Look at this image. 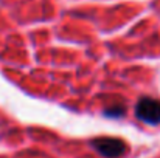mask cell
<instances>
[{"label": "cell", "instance_id": "obj_2", "mask_svg": "<svg viewBox=\"0 0 160 158\" xmlns=\"http://www.w3.org/2000/svg\"><path fill=\"white\" fill-rule=\"evenodd\" d=\"M92 147L106 158H118L126 152V144L118 138L100 136L92 140Z\"/></svg>", "mask_w": 160, "mask_h": 158}, {"label": "cell", "instance_id": "obj_3", "mask_svg": "<svg viewBox=\"0 0 160 158\" xmlns=\"http://www.w3.org/2000/svg\"><path fill=\"white\" fill-rule=\"evenodd\" d=\"M106 115L109 116H121L123 113H124V105L123 104H112L106 107Z\"/></svg>", "mask_w": 160, "mask_h": 158}, {"label": "cell", "instance_id": "obj_1", "mask_svg": "<svg viewBox=\"0 0 160 158\" xmlns=\"http://www.w3.org/2000/svg\"><path fill=\"white\" fill-rule=\"evenodd\" d=\"M135 116L146 124H160V101L145 96L135 105Z\"/></svg>", "mask_w": 160, "mask_h": 158}]
</instances>
